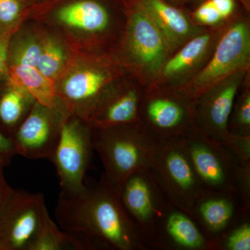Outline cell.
Here are the masks:
<instances>
[{
    "label": "cell",
    "instance_id": "obj_1",
    "mask_svg": "<svg viewBox=\"0 0 250 250\" xmlns=\"http://www.w3.org/2000/svg\"><path fill=\"white\" fill-rule=\"evenodd\" d=\"M55 217L62 231L82 240L88 249L144 250L146 239L126 213L121 199L103 177L75 194L61 192Z\"/></svg>",
    "mask_w": 250,
    "mask_h": 250
},
{
    "label": "cell",
    "instance_id": "obj_2",
    "mask_svg": "<svg viewBox=\"0 0 250 250\" xmlns=\"http://www.w3.org/2000/svg\"><path fill=\"white\" fill-rule=\"evenodd\" d=\"M181 141L205 193L236 195L250 205V161L198 129Z\"/></svg>",
    "mask_w": 250,
    "mask_h": 250
},
{
    "label": "cell",
    "instance_id": "obj_3",
    "mask_svg": "<svg viewBox=\"0 0 250 250\" xmlns=\"http://www.w3.org/2000/svg\"><path fill=\"white\" fill-rule=\"evenodd\" d=\"M91 129L93 149L104 167L103 177L120 196L126 179L149 167L158 141L141 123Z\"/></svg>",
    "mask_w": 250,
    "mask_h": 250
},
{
    "label": "cell",
    "instance_id": "obj_4",
    "mask_svg": "<svg viewBox=\"0 0 250 250\" xmlns=\"http://www.w3.org/2000/svg\"><path fill=\"white\" fill-rule=\"evenodd\" d=\"M248 70L235 72L206 90L194 101V116L198 131L231 148L246 161H250V137L230 133L229 123Z\"/></svg>",
    "mask_w": 250,
    "mask_h": 250
},
{
    "label": "cell",
    "instance_id": "obj_5",
    "mask_svg": "<svg viewBox=\"0 0 250 250\" xmlns=\"http://www.w3.org/2000/svg\"><path fill=\"white\" fill-rule=\"evenodd\" d=\"M250 28L237 19L222 31L205 65L187 83L171 91L194 102L206 90L235 72L250 68Z\"/></svg>",
    "mask_w": 250,
    "mask_h": 250
},
{
    "label": "cell",
    "instance_id": "obj_6",
    "mask_svg": "<svg viewBox=\"0 0 250 250\" xmlns=\"http://www.w3.org/2000/svg\"><path fill=\"white\" fill-rule=\"evenodd\" d=\"M147 168L171 205L190 215L205 192L181 139L158 141Z\"/></svg>",
    "mask_w": 250,
    "mask_h": 250
},
{
    "label": "cell",
    "instance_id": "obj_7",
    "mask_svg": "<svg viewBox=\"0 0 250 250\" xmlns=\"http://www.w3.org/2000/svg\"><path fill=\"white\" fill-rule=\"evenodd\" d=\"M126 6V54L145 82L154 85L173 52L155 23L134 0H130Z\"/></svg>",
    "mask_w": 250,
    "mask_h": 250
},
{
    "label": "cell",
    "instance_id": "obj_8",
    "mask_svg": "<svg viewBox=\"0 0 250 250\" xmlns=\"http://www.w3.org/2000/svg\"><path fill=\"white\" fill-rule=\"evenodd\" d=\"M49 216L42 194L11 188L0 207V250H29Z\"/></svg>",
    "mask_w": 250,
    "mask_h": 250
},
{
    "label": "cell",
    "instance_id": "obj_9",
    "mask_svg": "<svg viewBox=\"0 0 250 250\" xmlns=\"http://www.w3.org/2000/svg\"><path fill=\"white\" fill-rule=\"evenodd\" d=\"M141 124L158 141H177L196 131L194 102L169 90L143 94Z\"/></svg>",
    "mask_w": 250,
    "mask_h": 250
},
{
    "label": "cell",
    "instance_id": "obj_10",
    "mask_svg": "<svg viewBox=\"0 0 250 250\" xmlns=\"http://www.w3.org/2000/svg\"><path fill=\"white\" fill-rule=\"evenodd\" d=\"M93 150L90 125L80 117L66 116L51 158L62 193L75 194L85 188V176Z\"/></svg>",
    "mask_w": 250,
    "mask_h": 250
},
{
    "label": "cell",
    "instance_id": "obj_11",
    "mask_svg": "<svg viewBox=\"0 0 250 250\" xmlns=\"http://www.w3.org/2000/svg\"><path fill=\"white\" fill-rule=\"evenodd\" d=\"M120 199L147 246H153L163 219L173 206L149 169L137 171L126 179L120 192Z\"/></svg>",
    "mask_w": 250,
    "mask_h": 250
},
{
    "label": "cell",
    "instance_id": "obj_12",
    "mask_svg": "<svg viewBox=\"0 0 250 250\" xmlns=\"http://www.w3.org/2000/svg\"><path fill=\"white\" fill-rule=\"evenodd\" d=\"M65 114L59 109L58 103L53 107H47L36 102L13 136L16 154L27 159L50 160Z\"/></svg>",
    "mask_w": 250,
    "mask_h": 250
},
{
    "label": "cell",
    "instance_id": "obj_13",
    "mask_svg": "<svg viewBox=\"0 0 250 250\" xmlns=\"http://www.w3.org/2000/svg\"><path fill=\"white\" fill-rule=\"evenodd\" d=\"M111 72L103 67H89L73 72L61 88L59 95L68 109L88 123L111 90Z\"/></svg>",
    "mask_w": 250,
    "mask_h": 250
},
{
    "label": "cell",
    "instance_id": "obj_14",
    "mask_svg": "<svg viewBox=\"0 0 250 250\" xmlns=\"http://www.w3.org/2000/svg\"><path fill=\"white\" fill-rule=\"evenodd\" d=\"M221 32L202 31L181 46L166 61L154 85L174 90L187 83L208 60Z\"/></svg>",
    "mask_w": 250,
    "mask_h": 250
},
{
    "label": "cell",
    "instance_id": "obj_15",
    "mask_svg": "<svg viewBox=\"0 0 250 250\" xmlns=\"http://www.w3.org/2000/svg\"><path fill=\"white\" fill-rule=\"evenodd\" d=\"M238 202H246L236 195L228 194L205 193L194 205L190 215L202 232L213 242L215 250L218 241L232 229L236 223L238 211L248 213V209L240 207Z\"/></svg>",
    "mask_w": 250,
    "mask_h": 250
},
{
    "label": "cell",
    "instance_id": "obj_16",
    "mask_svg": "<svg viewBox=\"0 0 250 250\" xmlns=\"http://www.w3.org/2000/svg\"><path fill=\"white\" fill-rule=\"evenodd\" d=\"M155 23L172 52L201 32L198 27L177 5L166 0H134Z\"/></svg>",
    "mask_w": 250,
    "mask_h": 250
},
{
    "label": "cell",
    "instance_id": "obj_17",
    "mask_svg": "<svg viewBox=\"0 0 250 250\" xmlns=\"http://www.w3.org/2000/svg\"><path fill=\"white\" fill-rule=\"evenodd\" d=\"M153 246L187 250H215L191 215L172 207L163 219Z\"/></svg>",
    "mask_w": 250,
    "mask_h": 250
},
{
    "label": "cell",
    "instance_id": "obj_18",
    "mask_svg": "<svg viewBox=\"0 0 250 250\" xmlns=\"http://www.w3.org/2000/svg\"><path fill=\"white\" fill-rule=\"evenodd\" d=\"M143 92L136 85L115 90L92 117L94 127H112L140 124Z\"/></svg>",
    "mask_w": 250,
    "mask_h": 250
},
{
    "label": "cell",
    "instance_id": "obj_19",
    "mask_svg": "<svg viewBox=\"0 0 250 250\" xmlns=\"http://www.w3.org/2000/svg\"><path fill=\"white\" fill-rule=\"evenodd\" d=\"M59 22L88 34L107 30L111 22L110 5L105 0H71L55 13Z\"/></svg>",
    "mask_w": 250,
    "mask_h": 250
},
{
    "label": "cell",
    "instance_id": "obj_20",
    "mask_svg": "<svg viewBox=\"0 0 250 250\" xmlns=\"http://www.w3.org/2000/svg\"><path fill=\"white\" fill-rule=\"evenodd\" d=\"M8 85L0 95V131L12 139L36 101L21 87Z\"/></svg>",
    "mask_w": 250,
    "mask_h": 250
},
{
    "label": "cell",
    "instance_id": "obj_21",
    "mask_svg": "<svg viewBox=\"0 0 250 250\" xmlns=\"http://www.w3.org/2000/svg\"><path fill=\"white\" fill-rule=\"evenodd\" d=\"M8 75L9 83L21 87L41 104L53 107L58 103L53 81L42 75L37 67L11 65Z\"/></svg>",
    "mask_w": 250,
    "mask_h": 250
},
{
    "label": "cell",
    "instance_id": "obj_22",
    "mask_svg": "<svg viewBox=\"0 0 250 250\" xmlns=\"http://www.w3.org/2000/svg\"><path fill=\"white\" fill-rule=\"evenodd\" d=\"M89 250L84 242L71 233L62 231L48 217L29 250Z\"/></svg>",
    "mask_w": 250,
    "mask_h": 250
},
{
    "label": "cell",
    "instance_id": "obj_23",
    "mask_svg": "<svg viewBox=\"0 0 250 250\" xmlns=\"http://www.w3.org/2000/svg\"><path fill=\"white\" fill-rule=\"evenodd\" d=\"M65 62V54L57 41L48 39L42 46L37 67L47 78L54 80L62 71Z\"/></svg>",
    "mask_w": 250,
    "mask_h": 250
},
{
    "label": "cell",
    "instance_id": "obj_24",
    "mask_svg": "<svg viewBox=\"0 0 250 250\" xmlns=\"http://www.w3.org/2000/svg\"><path fill=\"white\" fill-rule=\"evenodd\" d=\"M229 131L237 136L250 137V91L246 88L237 95L229 123Z\"/></svg>",
    "mask_w": 250,
    "mask_h": 250
},
{
    "label": "cell",
    "instance_id": "obj_25",
    "mask_svg": "<svg viewBox=\"0 0 250 250\" xmlns=\"http://www.w3.org/2000/svg\"><path fill=\"white\" fill-rule=\"evenodd\" d=\"M250 250V224L240 222L218 241L217 250Z\"/></svg>",
    "mask_w": 250,
    "mask_h": 250
},
{
    "label": "cell",
    "instance_id": "obj_26",
    "mask_svg": "<svg viewBox=\"0 0 250 250\" xmlns=\"http://www.w3.org/2000/svg\"><path fill=\"white\" fill-rule=\"evenodd\" d=\"M42 50V46L35 41H21L15 46L10 54L11 65H21L25 66H37L38 61Z\"/></svg>",
    "mask_w": 250,
    "mask_h": 250
},
{
    "label": "cell",
    "instance_id": "obj_27",
    "mask_svg": "<svg viewBox=\"0 0 250 250\" xmlns=\"http://www.w3.org/2000/svg\"><path fill=\"white\" fill-rule=\"evenodd\" d=\"M190 18L197 25L207 27H215L225 21L209 0H205L197 5Z\"/></svg>",
    "mask_w": 250,
    "mask_h": 250
},
{
    "label": "cell",
    "instance_id": "obj_28",
    "mask_svg": "<svg viewBox=\"0 0 250 250\" xmlns=\"http://www.w3.org/2000/svg\"><path fill=\"white\" fill-rule=\"evenodd\" d=\"M21 11L19 0H0V23L10 24L15 22Z\"/></svg>",
    "mask_w": 250,
    "mask_h": 250
},
{
    "label": "cell",
    "instance_id": "obj_29",
    "mask_svg": "<svg viewBox=\"0 0 250 250\" xmlns=\"http://www.w3.org/2000/svg\"><path fill=\"white\" fill-rule=\"evenodd\" d=\"M16 155L14 141L0 131V164L4 167L9 166Z\"/></svg>",
    "mask_w": 250,
    "mask_h": 250
},
{
    "label": "cell",
    "instance_id": "obj_30",
    "mask_svg": "<svg viewBox=\"0 0 250 250\" xmlns=\"http://www.w3.org/2000/svg\"><path fill=\"white\" fill-rule=\"evenodd\" d=\"M218 10L224 21L231 18L236 13L238 0H209Z\"/></svg>",
    "mask_w": 250,
    "mask_h": 250
},
{
    "label": "cell",
    "instance_id": "obj_31",
    "mask_svg": "<svg viewBox=\"0 0 250 250\" xmlns=\"http://www.w3.org/2000/svg\"><path fill=\"white\" fill-rule=\"evenodd\" d=\"M9 39L7 36L0 37V80L9 74Z\"/></svg>",
    "mask_w": 250,
    "mask_h": 250
},
{
    "label": "cell",
    "instance_id": "obj_32",
    "mask_svg": "<svg viewBox=\"0 0 250 250\" xmlns=\"http://www.w3.org/2000/svg\"><path fill=\"white\" fill-rule=\"evenodd\" d=\"M4 167V166L0 164V207L6 200V197L9 195L12 188L5 179L4 171H3Z\"/></svg>",
    "mask_w": 250,
    "mask_h": 250
},
{
    "label": "cell",
    "instance_id": "obj_33",
    "mask_svg": "<svg viewBox=\"0 0 250 250\" xmlns=\"http://www.w3.org/2000/svg\"><path fill=\"white\" fill-rule=\"evenodd\" d=\"M204 1H205V0H187V3L197 6V5L200 4V3ZM238 1H241L242 4L244 5L246 8L248 7V3H249V0H238Z\"/></svg>",
    "mask_w": 250,
    "mask_h": 250
},
{
    "label": "cell",
    "instance_id": "obj_34",
    "mask_svg": "<svg viewBox=\"0 0 250 250\" xmlns=\"http://www.w3.org/2000/svg\"><path fill=\"white\" fill-rule=\"evenodd\" d=\"M166 1H169L171 4L177 5V6H180L184 3H187V0H166Z\"/></svg>",
    "mask_w": 250,
    "mask_h": 250
},
{
    "label": "cell",
    "instance_id": "obj_35",
    "mask_svg": "<svg viewBox=\"0 0 250 250\" xmlns=\"http://www.w3.org/2000/svg\"><path fill=\"white\" fill-rule=\"evenodd\" d=\"M124 1H125V3H126V2H127V1H129V0H124Z\"/></svg>",
    "mask_w": 250,
    "mask_h": 250
}]
</instances>
